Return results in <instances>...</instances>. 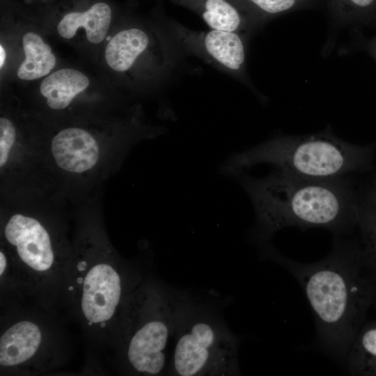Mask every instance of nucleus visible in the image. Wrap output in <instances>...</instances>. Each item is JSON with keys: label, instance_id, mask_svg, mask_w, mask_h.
<instances>
[{"label": "nucleus", "instance_id": "obj_1", "mask_svg": "<svg viewBox=\"0 0 376 376\" xmlns=\"http://www.w3.org/2000/svg\"><path fill=\"white\" fill-rule=\"evenodd\" d=\"M242 182L263 240L289 226L342 233L357 223L359 199L345 178L306 179L276 171L262 178H244Z\"/></svg>", "mask_w": 376, "mask_h": 376}, {"label": "nucleus", "instance_id": "obj_2", "mask_svg": "<svg viewBox=\"0 0 376 376\" xmlns=\"http://www.w3.org/2000/svg\"><path fill=\"white\" fill-rule=\"evenodd\" d=\"M274 256L301 286L321 345L334 357L345 359L355 335L361 291L349 249L338 243L327 257L315 263Z\"/></svg>", "mask_w": 376, "mask_h": 376}, {"label": "nucleus", "instance_id": "obj_3", "mask_svg": "<svg viewBox=\"0 0 376 376\" xmlns=\"http://www.w3.org/2000/svg\"><path fill=\"white\" fill-rule=\"evenodd\" d=\"M372 160L373 150L368 146L347 143L327 131L274 138L233 157L224 168L226 173L237 174L267 164L292 176L328 180L367 170Z\"/></svg>", "mask_w": 376, "mask_h": 376}, {"label": "nucleus", "instance_id": "obj_4", "mask_svg": "<svg viewBox=\"0 0 376 376\" xmlns=\"http://www.w3.org/2000/svg\"><path fill=\"white\" fill-rule=\"evenodd\" d=\"M238 342L219 318L188 299L178 318L169 370L173 375H238Z\"/></svg>", "mask_w": 376, "mask_h": 376}, {"label": "nucleus", "instance_id": "obj_5", "mask_svg": "<svg viewBox=\"0 0 376 376\" xmlns=\"http://www.w3.org/2000/svg\"><path fill=\"white\" fill-rule=\"evenodd\" d=\"M186 301L166 289L148 295L127 346V361L136 373L156 375L169 368V344Z\"/></svg>", "mask_w": 376, "mask_h": 376}, {"label": "nucleus", "instance_id": "obj_6", "mask_svg": "<svg viewBox=\"0 0 376 376\" xmlns=\"http://www.w3.org/2000/svg\"><path fill=\"white\" fill-rule=\"evenodd\" d=\"M122 295L121 277L109 264L100 263L87 272L82 284L81 308L91 324H103L112 318Z\"/></svg>", "mask_w": 376, "mask_h": 376}, {"label": "nucleus", "instance_id": "obj_7", "mask_svg": "<svg viewBox=\"0 0 376 376\" xmlns=\"http://www.w3.org/2000/svg\"><path fill=\"white\" fill-rule=\"evenodd\" d=\"M4 236L29 269L39 273L51 269L54 261L51 238L38 220L22 214H13L5 226Z\"/></svg>", "mask_w": 376, "mask_h": 376}, {"label": "nucleus", "instance_id": "obj_8", "mask_svg": "<svg viewBox=\"0 0 376 376\" xmlns=\"http://www.w3.org/2000/svg\"><path fill=\"white\" fill-rule=\"evenodd\" d=\"M178 31L179 39L190 49L232 72L245 66V45L238 32L211 29L207 32Z\"/></svg>", "mask_w": 376, "mask_h": 376}, {"label": "nucleus", "instance_id": "obj_9", "mask_svg": "<svg viewBox=\"0 0 376 376\" xmlns=\"http://www.w3.org/2000/svg\"><path fill=\"white\" fill-rule=\"evenodd\" d=\"M51 152L60 169L72 173H81L96 165L100 148L96 139L88 131L69 127L54 136Z\"/></svg>", "mask_w": 376, "mask_h": 376}, {"label": "nucleus", "instance_id": "obj_10", "mask_svg": "<svg viewBox=\"0 0 376 376\" xmlns=\"http://www.w3.org/2000/svg\"><path fill=\"white\" fill-rule=\"evenodd\" d=\"M42 333L37 324L22 320L9 327L0 339V364L13 367L29 360L38 351Z\"/></svg>", "mask_w": 376, "mask_h": 376}, {"label": "nucleus", "instance_id": "obj_11", "mask_svg": "<svg viewBox=\"0 0 376 376\" xmlns=\"http://www.w3.org/2000/svg\"><path fill=\"white\" fill-rule=\"evenodd\" d=\"M111 20V10L104 2L95 3L84 12L66 14L58 24L57 30L64 38H72L79 27H84L88 40L94 44L105 38Z\"/></svg>", "mask_w": 376, "mask_h": 376}, {"label": "nucleus", "instance_id": "obj_12", "mask_svg": "<svg viewBox=\"0 0 376 376\" xmlns=\"http://www.w3.org/2000/svg\"><path fill=\"white\" fill-rule=\"evenodd\" d=\"M89 85L88 78L74 69H61L47 76L40 84V93L53 109L66 108Z\"/></svg>", "mask_w": 376, "mask_h": 376}, {"label": "nucleus", "instance_id": "obj_13", "mask_svg": "<svg viewBox=\"0 0 376 376\" xmlns=\"http://www.w3.org/2000/svg\"><path fill=\"white\" fill-rule=\"evenodd\" d=\"M149 37L141 29L132 28L118 32L109 41L105 50L109 66L118 72L130 70L148 47Z\"/></svg>", "mask_w": 376, "mask_h": 376}, {"label": "nucleus", "instance_id": "obj_14", "mask_svg": "<svg viewBox=\"0 0 376 376\" xmlns=\"http://www.w3.org/2000/svg\"><path fill=\"white\" fill-rule=\"evenodd\" d=\"M26 58L17 71L19 78L33 80L47 75L56 64L51 47L38 35L28 32L23 37Z\"/></svg>", "mask_w": 376, "mask_h": 376}, {"label": "nucleus", "instance_id": "obj_15", "mask_svg": "<svg viewBox=\"0 0 376 376\" xmlns=\"http://www.w3.org/2000/svg\"><path fill=\"white\" fill-rule=\"evenodd\" d=\"M334 15L343 22H367L376 15V0H329Z\"/></svg>", "mask_w": 376, "mask_h": 376}, {"label": "nucleus", "instance_id": "obj_16", "mask_svg": "<svg viewBox=\"0 0 376 376\" xmlns=\"http://www.w3.org/2000/svg\"><path fill=\"white\" fill-rule=\"evenodd\" d=\"M259 17H269L291 12L303 6L306 0H242Z\"/></svg>", "mask_w": 376, "mask_h": 376}, {"label": "nucleus", "instance_id": "obj_17", "mask_svg": "<svg viewBox=\"0 0 376 376\" xmlns=\"http://www.w3.org/2000/svg\"><path fill=\"white\" fill-rule=\"evenodd\" d=\"M15 128L8 119L0 118V167L8 162L10 151L15 141Z\"/></svg>", "mask_w": 376, "mask_h": 376}, {"label": "nucleus", "instance_id": "obj_18", "mask_svg": "<svg viewBox=\"0 0 376 376\" xmlns=\"http://www.w3.org/2000/svg\"><path fill=\"white\" fill-rule=\"evenodd\" d=\"M352 346H359V352L376 359V328L366 330L360 337L359 345Z\"/></svg>", "mask_w": 376, "mask_h": 376}, {"label": "nucleus", "instance_id": "obj_19", "mask_svg": "<svg viewBox=\"0 0 376 376\" xmlns=\"http://www.w3.org/2000/svg\"><path fill=\"white\" fill-rule=\"evenodd\" d=\"M7 267V260L6 257L4 254V253L1 251H0V274L2 276V274L4 273Z\"/></svg>", "mask_w": 376, "mask_h": 376}, {"label": "nucleus", "instance_id": "obj_20", "mask_svg": "<svg viewBox=\"0 0 376 376\" xmlns=\"http://www.w3.org/2000/svg\"><path fill=\"white\" fill-rule=\"evenodd\" d=\"M368 50L376 60V36L370 42L368 45Z\"/></svg>", "mask_w": 376, "mask_h": 376}, {"label": "nucleus", "instance_id": "obj_21", "mask_svg": "<svg viewBox=\"0 0 376 376\" xmlns=\"http://www.w3.org/2000/svg\"><path fill=\"white\" fill-rule=\"evenodd\" d=\"M5 59H6V52L2 45H1L0 46V67L1 68H2L4 63Z\"/></svg>", "mask_w": 376, "mask_h": 376}, {"label": "nucleus", "instance_id": "obj_22", "mask_svg": "<svg viewBox=\"0 0 376 376\" xmlns=\"http://www.w3.org/2000/svg\"><path fill=\"white\" fill-rule=\"evenodd\" d=\"M375 187L376 188V183H375Z\"/></svg>", "mask_w": 376, "mask_h": 376}, {"label": "nucleus", "instance_id": "obj_23", "mask_svg": "<svg viewBox=\"0 0 376 376\" xmlns=\"http://www.w3.org/2000/svg\"><path fill=\"white\" fill-rule=\"evenodd\" d=\"M306 1H307V0H306Z\"/></svg>", "mask_w": 376, "mask_h": 376}]
</instances>
